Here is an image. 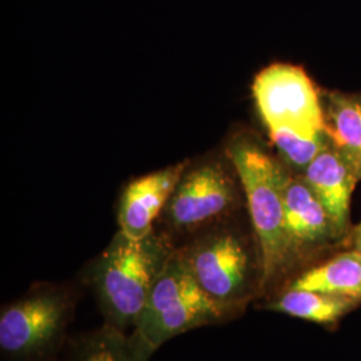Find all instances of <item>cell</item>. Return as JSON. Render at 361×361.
I'll list each match as a JSON object with an SVG mask.
<instances>
[{
    "instance_id": "6da1fadb",
    "label": "cell",
    "mask_w": 361,
    "mask_h": 361,
    "mask_svg": "<svg viewBox=\"0 0 361 361\" xmlns=\"http://www.w3.org/2000/svg\"><path fill=\"white\" fill-rule=\"evenodd\" d=\"M253 97L271 142L292 165L307 168L328 143L323 99L307 73L269 66L255 79Z\"/></svg>"
},
{
    "instance_id": "7a4b0ae2",
    "label": "cell",
    "mask_w": 361,
    "mask_h": 361,
    "mask_svg": "<svg viewBox=\"0 0 361 361\" xmlns=\"http://www.w3.org/2000/svg\"><path fill=\"white\" fill-rule=\"evenodd\" d=\"M173 253L154 233L142 240L116 234L89 276L106 324L125 332L134 328Z\"/></svg>"
},
{
    "instance_id": "3957f363",
    "label": "cell",
    "mask_w": 361,
    "mask_h": 361,
    "mask_svg": "<svg viewBox=\"0 0 361 361\" xmlns=\"http://www.w3.org/2000/svg\"><path fill=\"white\" fill-rule=\"evenodd\" d=\"M231 158L240 177L262 262V297L269 300L286 286L284 169L249 142L235 143Z\"/></svg>"
},
{
    "instance_id": "277c9868",
    "label": "cell",
    "mask_w": 361,
    "mask_h": 361,
    "mask_svg": "<svg viewBox=\"0 0 361 361\" xmlns=\"http://www.w3.org/2000/svg\"><path fill=\"white\" fill-rule=\"evenodd\" d=\"M178 250L225 322L241 316L262 296L261 256L250 252L241 234L224 229Z\"/></svg>"
},
{
    "instance_id": "5b68a950",
    "label": "cell",
    "mask_w": 361,
    "mask_h": 361,
    "mask_svg": "<svg viewBox=\"0 0 361 361\" xmlns=\"http://www.w3.org/2000/svg\"><path fill=\"white\" fill-rule=\"evenodd\" d=\"M224 322V316L197 284L180 250H174L155 281L133 334L154 353L176 336Z\"/></svg>"
},
{
    "instance_id": "8992f818",
    "label": "cell",
    "mask_w": 361,
    "mask_h": 361,
    "mask_svg": "<svg viewBox=\"0 0 361 361\" xmlns=\"http://www.w3.org/2000/svg\"><path fill=\"white\" fill-rule=\"evenodd\" d=\"M75 310L71 288L38 284L0 313V349L16 361H40L58 350Z\"/></svg>"
},
{
    "instance_id": "52a82bcc",
    "label": "cell",
    "mask_w": 361,
    "mask_h": 361,
    "mask_svg": "<svg viewBox=\"0 0 361 361\" xmlns=\"http://www.w3.org/2000/svg\"><path fill=\"white\" fill-rule=\"evenodd\" d=\"M286 286L301 271L317 264V257L347 235L338 231L323 202L302 176L284 170ZM285 286V288H286Z\"/></svg>"
},
{
    "instance_id": "ba28073f",
    "label": "cell",
    "mask_w": 361,
    "mask_h": 361,
    "mask_svg": "<svg viewBox=\"0 0 361 361\" xmlns=\"http://www.w3.org/2000/svg\"><path fill=\"white\" fill-rule=\"evenodd\" d=\"M234 204L233 180L222 169L207 165L180 178L165 210L174 229L194 231L221 219Z\"/></svg>"
},
{
    "instance_id": "9c48e42d",
    "label": "cell",
    "mask_w": 361,
    "mask_h": 361,
    "mask_svg": "<svg viewBox=\"0 0 361 361\" xmlns=\"http://www.w3.org/2000/svg\"><path fill=\"white\" fill-rule=\"evenodd\" d=\"M302 178L319 197L336 226L350 235V200L360 173L331 142L302 170Z\"/></svg>"
},
{
    "instance_id": "30bf717a",
    "label": "cell",
    "mask_w": 361,
    "mask_h": 361,
    "mask_svg": "<svg viewBox=\"0 0 361 361\" xmlns=\"http://www.w3.org/2000/svg\"><path fill=\"white\" fill-rule=\"evenodd\" d=\"M183 166H173L133 180L122 194L118 224L123 235L142 240L153 233V224L174 193Z\"/></svg>"
},
{
    "instance_id": "8fae6325",
    "label": "cell",
    "mask_w": 361,
    "mask_h": 361,
    "mask_svg": "<svg viewBox=\"0 0 361 361\" xmlns=\"http://www.w3.org/2000/svg\"><path fill=\"white\" fill-rule=\"evenodd\" d=\"M286 288L323 292L361 302V255L355 249L338 252L301 271Z\"/></svg>"
},
{
    "instance_id": "7c38bea8",
    "label": "cell",
    "mask_w": 361,
    "mask_h": 361,
    "mask_svg": "<svg viewBox=\"0 0 361 361\" xmlns=\"http://www.w3.org/2000/svg\"><path fill=\"white\" fill-rule=\"evenodd\" d=\"M360 305V301L347 297L286 288L269 298L264 308L332 329Z\"/></svg>"
},
{
    "instance_id": "4fadbf2b",
    "label": "cell",
    "mask_w": 361,
    "mask_h": 361,
    "mask_svg": "<svg viewBox=\"0 0 361 361\" xmlns=\"http://www.w3.org/2000/svg\"><path fill=\"white\" fill-rule=\"evenodd\" d=\"M329 142L361 176V95L329 92L323 99Z\"/></svg>"
},
{
    "instance_id": "5bb4252c",
    "label": "cell",
    "mask_w": 361,
    "mask_h": 361,
    "mask_svg": "<svg viewBox=\"0 0 361 361\" xmlns=\"http://www.w3.org/2000/svg\"><path fill=\"white\" fill-rule=\"evenodd\" d=\"M153 353L131 332L113 325L80 336L74 343L70 361H149Z\"/></svg>"
},
{
    "instance_id": "9a60e30c",
    "label": "cell",
    "mask_w": 361,
    "mask_h": 361,
    "mask_svg": "<svg viewBox=\"0 0 361 361\" xmlns=\"http://www.w3.org/2000/svg\"><path fill=\"white\" fill-rule=\"evenodd\" d=\"M349 241H350L352 249H355L356 252H359L361 255V224L350 232Z\"/></svg>"
}]
</instances>
